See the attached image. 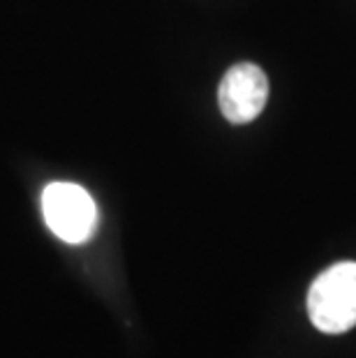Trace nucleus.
Instances as JSON below:
<instances>
[{
	"instance_id": "f257e3e1",
	"label": "nucleus",
	"mask_w": 356,
	"mask_h": 358,
	"mask_svg": "<svg viewBox=\"0 0 356 358\" xmlns=\"http://www.w3.org/2000/svg\"><path fill=\"white\" fill-rule=\"evenodd\" d=\"M308 315L315 329L329 335L356 326V262H340L317 275L308 292Z\"/></svg>"
},
{
	"instance_id": "f03ea898",
	"label": "nucleus",
	"mask_w": 356,
	"mask_h": 358,
	"mask_svg": "<svg viewBox=\"0 0 356 358\" xmlns=\"http://www.w3.org/2000/svg\"><path fill=\"white\" fill-rule=\"evenodd\" d=\"M44 222L60 241L81 245L97 229V206L77 182H49L42 192Z\"/></svg>"
},
{
	"instance_id": "7ed1b4c3",
	"label": "nucleus",
	"mask_w": 356,
	"mask_h": 358,
	"mask_svg": "<svg viewBox=\"0 0 356 358\" xmlns=\"http://www.w3.org/2000/svg\"><path fill=\"white\" fill-rule=\"evenodd\" d=\"M269 100V79L259 65L238 63L220 81L218 102L222 116L234 125H245L259 116Z\"/></svg>"
}]
</instances>
